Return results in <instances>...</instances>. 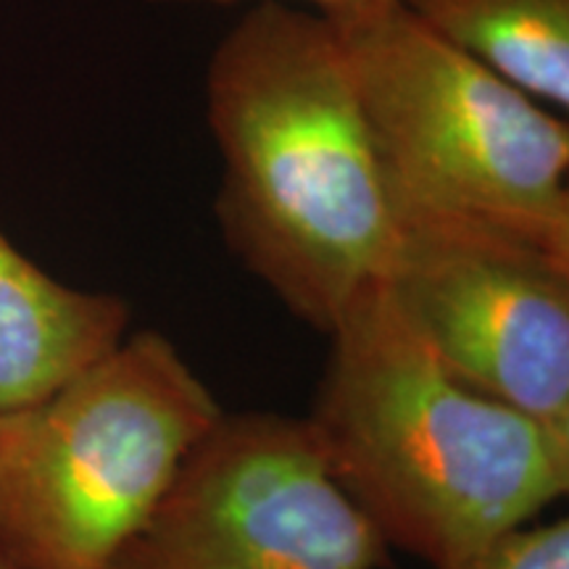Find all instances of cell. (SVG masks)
Instances as JSON below:
<instances>
[{
  "label": "cell",
  "mask_w": 569,
  "mask_h": 569,
  "mask_svg": "<svg viewBox=\"0 0 569 569\" xmlns=\"http://www.w3.org/2000/svg\"><path fill=\"white\" fill-rule=\"evenodd\" d=\"M206 119L219 232L303 325L330 332L386 280L396 209L336 27L256 0L213 48Z\"/></svg>",
  "instance_id": "6da1fadb"
},
{
  "label": "cell",
  "mask_w": 569,
  "mask_h": 569,
  "mask_svg": "<svg viewBox=\"0 0 569 569\" xmlns=\"http://www.w3.org/2000/svg\"><path fill=\"white\" fill-rule=\"evenodd\" d=\"M303 419L382 540L432 569L532 522L569 490V432L469 388L367 288L327 332Z\"/></svg>",
  "instance_id": "7a4b0ae2"
},
{
  "label": "cell",
  "mask_w": 569,
  "mask_h": 569,
  "mask_svg": "<svg viewBox=\"0 0 569 569\" xmlns=\"http://www.w3.org/2000/svg\"><path fill=\"white\" fill-rule=\"evenodd\" d=\"M222 417L172 340L124 336L53 393L0 411V551L21 569H109Z\"/></svg>",
  "instance_id": "3957f363"
},
{
  "label": "cell",
  "mask_w": 569,
  "mask_h": 569,
  "mask_svg": "<svg viewBox=\"0 0 569 569\" xmlns=\"http://www.w3.org/2000/svg\"><path fill=\"white\" fill-rule=\"evenodd\" d=\"M396 201L465 213L569 256V127L401 3L327 19Z\"/></svg>",
  "instance_id": "277c9868"
},
{
  "label": "cell",
  "mask_w": 569,
  "mask_h": 569,
  "mask_svg": "<svg viewBox=\"0 0 569 569\" xmlns=\"http://www.w3.org/2000/svg\"><path fill=\"white\" fill-rule=\"evenodd\" d=\"M390 301L469 388L569 432V256L393 198Z\"/></svg>",
  "instance_id": "5b68a950"
},
{
  "label": "cell",
  "mask_w": 569,
  "mask_h": 569,
  "mask_svg": "<svg viewBox=\"0 0 569 569\" xmlns=\"http://www.w3.org/2000/svg\"><path fill=\"white\" fill-rule=\"evenodd\" d=\"M388 549L303 419L224 411L109 569H382Z\"/></svg>",
  "instance_id": "8992f818"
},
{
  "label": "cell",
  "mask_w": 569,
  "mask_h": 569,
  "mask_svg": "<svg viewBox=\"0 0 569 569\" xmlns=\"http://www.w3.org/2000/svg\"><path fill=\"white\" fill-rule=\"evenodd\" d=\"M130 306L46 274L0 232V411L40 401L122 343Z\"/></svg>",
  "instance_id": "52a82bcc"
},
{
  "label": "cell",
  "mask_w": 569,
  "mask_h": 569,
  "mask_svg": "<svg viewBox=\"0 0 569 569\" xmlns=\"http://www.w3.org/2000/svg\"><path fill=\"white\" fill-rule=\"evenodd\" d=\"M411 17L553 111L569 106V0H401Z\"/></svg>",
  "instance_id": "ba28073f"
},
{
  "label": "cell",
  "mask_w": 569,
  "mask_h": 569,
  "mask_svg": "<svg viewBox=\"0 0 569 569\" xmlns=\"http://www.w3.org/2000/svg\"><path fill=\"white\" fill-rule=\"evenodd\" d=\"M438 569H569V519H532Z\"/></svg>",
  "instance_id": "9c48e42d"
},
{
  "label": "cell",
  "mask_w": 569,
  "mask_h": 569,
  "mask_svg": "<svg viewBox=\"0 0 569 569\" xmlns=\"http://www.w3.org/2000/svg\"><path fill=\"white\" fill-rule=\"evenodd\" d=\"M142 3H153V6H196V3L232 6V3H243V0H142ZM251 3H256V0H251ZM282 3H309L311 9H315V13H319V17L348 19V17H356V13L386 9V6L401 3V0H282Z\"/></svg>",
  "instance_id": "30bf717a"
},
{
  "label": "cell",
  "mask_w": 569,
  "mask_h": 569,
  "mask_svg": "<svg viewBox=\"0 0 569 569\" xmlns=\"http://www.w3.org/2000/svg\"><path fill=\"white\" fill-rule=\"evenodd\" d=\"M0 569H21V567H19L17 561H13V559L6 557L3 551H0Z\"/></svg>",
  "instance_id": "8fae6325"
}]
</instances>
